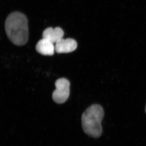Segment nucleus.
Masks as SVG:
<instances>
[{
	"label": "nucleus",
	"instance_id": "obj_1",
	"mask_svg": "<svg viewBox=\"0 0 146 146\" xmlns=\"http://www.w3.org/2000/svg\"><path fill=\"white\" fill-rule=\"evenodd\" d=\"M5 27L11 42L18 46L26 44L29 39L28 22L26 16L19 11L10 13L6 19Z\"/></svg>",
	"mask_w": 146,
	"mask_h": 146
},
{
	"label": "nucleus",
	"instance_id": "obj_2",
	"mask_svg": "<svg viewBox=\"0 0 146 146\" xmlns=\"http://www.w3.org/2000/svg\"><path fill=\"white\" fill-rule=\"evenodd\" d=\"M104 111L98 104L90 106L82 116V125L84 131L90 137L99 138L102 133L101 122L104 117Z\"/></svg>",
	"mask_w": 146,
	"mask_h": 146
},
{
	"label": "nucleus",
	"instance_id": "obj_3",
	"mask_svg": "<svg viewBox=\"0 0 146 146\" xmlns=\"http://www.w3.org/2000/svg\"><path fill=\"white\" fill-rule=\"evenodd\" d=\"M55 86L56 89L52 94L53 100L56 103H64L70 96V82L65 78H59L55 82Z\"/></svg>",
	"mask_w": 146,
	"mask_h": 146
},
{
	"label": "nucleus",
	"instance_id": "obj_4",
	"mask_svg": "<svg viewBox=\"0 0 146 146\" xmlns=\"http://www.w3.org/2000/svg\"><path fill=\"white\" fill-rule=\"evenodd\" d=\"M77 46V43L74 39L62 38L56 43L55 50L58 53H68L75 50Z\"/></svg>",
	"mask_w": 146,
	"mask_h": 146
},
{
	"label": "nucleus",
	"instance_id": "obj_5",
	"mask_svg": "<svg viewBox=\"0 0 146 146\" xmlns=\"http://www.w3.org/2000/svg\"><path fill=\"white\" fill-rule=\"evenodd\" d=\"M64 33L60 27L48 28L43 32L42 37L53 44H56L63 38Z\"/></svg>",
	"mask_w": 146,
	"mask_h": 146
},
{
	"label": "nucleus",
	"instance_id": "obj_6",
	"mask_svg": "<svg viewBox=\"0 0 146 146\" xmlns=\"http://www.w3.org/2000/svg\"><path fill=\"white\" fill-rule=\"evenodd\" d=\"M35 48L40 54L46 56H52L54 54L55 46L53 43L47 39L42 38L37 42Z\"/></svg>",
	"mask_w": 146,
	"mask_h": 146
},
{
	"label": "nucleus",
	"instance_id": "obj_7",
	"mask_svg": "<svg viewBox=\"0 0 146 146\" xmlns=\"http://www.w3.org/2000/svg\"><path fill=\"white\" fill-rule=\"evenodd\" d=\"M145 112L146 113V107H145Z\"/></svg>",
	"mask_w": 146,
	"mask_h": 146
}]
</instances>
